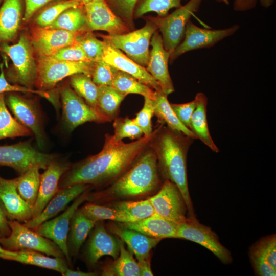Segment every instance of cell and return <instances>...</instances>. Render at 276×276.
I'll list each match as a JSON object with an SVG mask.
<instances>
[{"instance_id":"obj_39","label":"cell","mask_w":276,"mask_h":276,"mask_svg":"<svg viewBox=\"0 0 276 276\" xmlns=\"http://www.w3.org/2000/svg\"><path fill=\"white\" fill-rule=\"evenodd\" d=\"M70 83L78 95L88 105L97 109L98 86L93 82L91 77L82 73L74 74L70 77Z\"/></svg>"},{"instance_id":"obj_5","label":"cell","mask_w":276,"mask_h":276,"mask_svg":"<svg viewBox=\"0 0 276 276\" xmlns=\"http://www.w3.org/2000/svg\"><path fill=\"white\" fill-rule=\"evenodd\" d=\"M145 19L146 24L141 29L124 34L101 35L100 36L125 52L130 59L146 67L149 60L150 40L158 29L152 21L145 18Z\"/></svg>"},{"instance_id":"obj_59","label":"cell","mask_w":276,"mask_h":276,"mask_svg":"<svg viewBox=\"0 0 276 276\" xmlns=\"http://www.w3.org/2000/svg\"><path fill=\"white\" fill-rule=\"evenodd\" d=\"M82 5H84L85 4L88 3L91 0H79Z\"/></svg>"},{"instance_id":"obj_53","label":"cell","mask_w":276,"mask_h":276,"mask_svg":"<svg viewBox=\"0 0 276 276\" xmlns=\"http://www.w3.org/2000/svg\"><path fill=\"white\" fill-rule=\"evenodd\" d=\"M15 85L10 84L5 78L3 64L1 65L0 73V94L4 92L14 91Z\"/></svg>"},{"instance_id":"obj_27","label":"cell","mask_w":276,"mask_h":276,"mask_svg":"<svg viewBox=\"0 0 276 276\" xmlns=\"http://www.w3.org/2000/svg\"><path fill=\"white\" fill-rule=\"evenodd\" d=\"M0 258L52 269L60 273L62 275L68 268L62 257L51 258L44 255L42 252L33 250L13 251L12 254L9 255L0 253Z\"/></svg>"},{"instance_id":"obj_43","label":"cell","mask_w":276,"mask_h":276,"mask_svg":"<svg viewBox=\"0 0 276 276\" xmlns=\"http://www.w3.org/2000/svg\"><path fill=\"white\" fill-rule=\"evenodd\" d=\"M114 134L111 135L114 142H120L125 138L137 140L141 138L143 133L134 120L128 117H118L113 120Z\"/></svg>"},{"instance_id":"obj_31","label":"cell","mask_w":276,"mask_h":276,"mask_svg":"<svg viewBox=\"0 0 276 276\" xmlns=\"http://www.w3.org/2000/svg\"><path fill=\"white\" fill-rule=\"evenodd\" d=\"M97 221L86 216L80 209L74 214L70 222L67 246L69 253L77 255Z\"/></svg>"},{"instance_id":"obj_46","label":"cell","mask_w":276,"mask_h":276,"mask_svg":"<svg viewBox=\"0 0 276 276\" xmlns=\"http://www.w3.org/2000/svg\"><path fill=\"white\" fill-rule=\"evenodd\" d=\"M118 71V70L101 59L95 62L91 79L98 86H112Z\"/></svg>"},{"instance_id":"obj_19","label":"cell","mask_w":276,"mask_h":276,"mask_svg":"<svg viewBox=\"0 0 276 276\" xmlns=\"http://www.w3.org/2000/svg\"><path fill=\"white\" fill-rule=\"evenodd\" d=\"M103 39L105 42L103 60L117 70L130 74L155 91L162 89L157 82L145 67L130 59L107 40Z\"/></svg>"},{"instance_id":"obj_54","label":"cell","mask_w":276,"mask_h":276,"mask_svg":"<svg viewBox=\"0 0 276 276\" xmlns=\"http://www.w3.org/2000/svg\"><path fill=\"white\" fill-rule=\"evenodd\" d=\"M150 257L137 261L140 270V276H152L153 274L150 267Z\"/></svg>"},{"instance_id":"obj_47","label":"cell","mask_w":276,"mask_h":276,"mask_svg":"<svg viewBox=\"0 0 276 276\" xmlns=\"http://www.w3.org/2000/svg\"><path fill=\"white\" fill-rule=\"evenodd\" d=\"M153 100L144 97V104L141 110L133 119L142 130L144 136H149L153 132L152 118L154 116Z\"/></svg>"},{"instance_id":"obj_35","label":"cell","mask_w":276,"mask_h":276,"mask_svg":"<svg viewBox=\"0 0 276 276\" xmlns=\"http://www.w3.org/2000/svg\"><path fill=\"white\" fill-rule=\"evenodd\" d=\"M86 27L85 13L83 5H81L66 10L46 28L79 32L86 30Z\"/></svg>"},{"instance_id":"obj_13","label":"cell","mask_w":276,"mask_h":276,"mask_svg":"<svg viewBox=\"0 0 276 276\" xmlns=\"http://www.w3.org/2000/svg\"><path fill=\"white\" fill-rule=\"evenodd\" d=\"M148 199L160 217L177 225L187 219L185 200L177 186L171 181L164 180L157 193Z\"/></svg>"},{"instance_id":"obj_52","label":"cell","mask_w":276,"mask_h":276,"mask_svg":"<svg viewBox=\"0 0 276 276\" xmlns=\"http://www.w3.org/2000/svg\"><path fill=\"white\" fill-rule=\"evenodd\" d=\"M7 215L0 202V233L3 236H8L10 233L9 221L7 220Z\"/></svg>"},{"instance_id":"obj_49","label":"cell","mask_w":276,"mask_h":276,"mask_svg":"<svg viewBox=\"0 0 276 276\" xmlns=\"http://www.w3.org/2000/svg\"><path fill=\"white\" fill-rule=\"evenodd\" d=\"M170 105L179 121L191 130V120L196 107L195 99L185 103H170Z\"/></svg>"},{"instance_id":"obj_15","label":"cell","mask_w":276,"mask_h":276,"mask_svg":"<svg viewBox=\"0 0 276 276\" xmlns=\"http://www.w3.org/2000/svg\"><path fill=\"white\" fill-rule=\"evenodd\" d=\"M86 19V29L101 30L108 34H121L131 31L111 10L105 0H91L83 5Z\"/></svg>"},{"instance_id":"obj_44","label":"cell","mask_w":276,"mask_h":276,"mask_svg":"<svg viewBox=\"0 0 276 276\" xmlns=\"http://www.w3.org/2000/svg\"><path fill=\"white\" fill-rule=\"evenodd\" d=\"M81 5L79 0L61 1L42 11L36 18V23L40 27H48L66 10Z\"/></svg>"},{"instance_id":"obj_22","label":"cell","mask_w":276,"mask_h":276,"mask_svg":"<svg viewBox=\"0 0 276 276\" xmlns=\"http://www.w3.org/2000/svg\"><path fill=\"white\" fill-rule=\"evenodd\" d=\"M67 169L66 164L53 160L49 164L43 173L40 175L38 195L33 208L32 218L36 216L42 212L59 190V179Z\"/></svg>"},{"instance_id":"obj_9","label":"cell","mask_w":276,"mask_h":276,"mask_svg":"<svg viewBox=\"0 0 276 276\" xmlns=\"http://www.w3.org/2000/svg\"><path fill=\"white\" fill-rule=\"evenodd\" d=\"M2 50L13 62L14 72L11 75L12 81L31 88L36 81L37 66L33 54V47L28 39L22 35L17 43L4 44Z\"/></svg>"},{"instance_id":"obj_4","label":"cell","mask_w":276,"mask_h":276,"mask_svg":"<svg viewBox=\"0 0 276 276\" xmlns=\"http://www.w3.org/2000/svg\"><path fill=\"white\" fill-rule=\"evenodd\" d=\"M202 0H190L165 16L145 17L152 21L162 35L165 49L171 52L182 41L186 26L191 16L199 9Z\"/></svg>"},{"instance_id":"obj_60","label":"cell","mask_w":276,"mask_h":276,"mask_svg":"<svg viewBox=\"0 0 276 276\" xmlns=\"http://www.w3.org/2000/svg\"><path fill=\"white\" fill-rule=\"evenodd\" d=\"M2 179H3V178L0 177V182L2 181Z\"/></svg>"},{"instance_id":"obj_2","label":"cell","mask_w":276,"mask_h":276,"mask_svg":"<svg viewBox=\"0 0 276 276\" xmlns=\"http://www.w3.org/2000/svg\"><path fill=\"white\" fill-rule=\"evenodd\" d=\"M195 139L159 124L150 146L156 155L158 171L164 180L175 183L186 203L189 217L196 216L190 197L187 173V158Z\"/></svg>"},{"instance_id":"obj_1","label":"cell","mask_w":276,"mask_h":276,"mask_svg":"<svg viewBox=\"0 0 276 276\" xmlns=\"http://www.w3.org/2000/svg\"><path fill=\"white\" fill-rule=\"evenodd\" d=\"M156 129L149 136L134 142L113 141L106 134L102 149L76 164L61 183L63 188L76 184L109 185L126 172L150 145Z\"/></svg>"},{"instance_id":"obj_7","label":"cell","mask_w":276,"mask_h":276,"mask_svg":"<svg viewBox=\"0 0 276 276\" xmlns=\"http://www.w3.org/2000/svg\"><path fill=\"white\" fill-rule=\"evenodd\" d=\"M95 62L59 60L50 57H39L36 84L43 88L51 87L64 78L82 73L91 77Z\"/></svg>"},{"instance_id":"obj_10","label":"cell","mask_w":276,"mask_h":276,"mask_svg":"<svg viewBox=\"0 0 276 276\" xmlns=\"http://www.w3.org/2000/svg\"><path fill=\"white\" fill-rule=\"evenodd\" d=\"M176 238L186 239L204 247L223 264L233 261L230 251L220 242L217 235L208 226L199 222L196 216L188 217L178 224Z\"/></svg>"},{"instance_id":"obj_34","label":"cell","mask_w":276,"mask_h":276,"mask_svg":"<svg viewBox=\"0 0 276 276\" xmlns=\"http://www.w3.org/2000/svg\"><path fill=\"white\" fill-rule=\"evenodd\" d=\"M39 169L38 167H32L15 179L19 194L32 208L37 199L40 185Z\"/></svg>"},{"instance_id":"obj_48","label":"cell","mask_w":276,"mask_h":276,"mask_svg":"<svg viewBox=\"0 0 276 276\" xmlns=\"http://www.w3.org/2000/svg\"><path fill=\"white\" fill-rule=\"evenodd\" d=\"M53 59L69 61H90L84 52L77 42L64 47L51 56Z\"/></svg>"},{"instance_id":"obj_32","label":"cell","mask_w":276,"mask_h":276,"mask_svg":"<svg viewBox=\"0 0 276 276\" xmlns=\"http://www.w3.org/2000/svg\"><path fill=\"white\" fill-rule=\"evenodd\" d=\"M120 253L114 262L103 270L102 275L140 276L137 262L131 252L125 249L124 242L117 239Z\"/></svg>"},{"instance_id":"obj_18","label":"cell","mask_w":276,"mask_h":276,"mask_svg":"<svg viewBox=\"0 0 276 276\" xmlns=\"http://www.w3.org/2000/svg\"><path fill=\"white\" fill-rule=\"evenodd\" d=\"M7 104L15 119L34 134L40 148L45 144V137L38 109L30 101L15 95H10Z\"/></svg>"},{"instance_id":"obj_20","label":"cell","mask_w":276,"mask_h":276,"mask_svg":"<svg viewBox=\"0 0 276 276\" xmlns=\"http://www.w3.org/2000/svg\"><path fill=\"white\" fill-rule=\"evenodd\" d=\"M88 187V185L79 183L58 190L39 214L25 221L24 224L34 229L65 210L72 201L85 192Z\"/></svg>"},{"instance_id":"obj_50","label":"cell","mask_w":276,"mask_h":276,"mask_svg":"<svg viewBox=\"0 0 276 276\" xmlns=\"http://www.w3.org/2000/svg\"><path fill=\"white\" fill-rule=\"evenodd\" d=\"M54 0H25L26 9L24 19L28 20L39 9Z\"/></svg>"},{"instance_id":"obj_51","label":"cell","mask_w":276,"mask_h":276,"mask_svg":"<svg viewBox=\"0 0 276 276\" xmlns=\"http://www.w3.org/2000/svg\"><path fill=\"white\" fill-rule=\"evenodd\" d=\"M258 0H234L233 9L235 11L243 12L254 8Z\"/></svg>"},{"instance_id":"obj_8","label":"cell","mask_w":276,"mask_h":276,"mask_svg":"<svg viewBox=\"0 0 276 276\" xmlns=\"http://www.w3.org/2000/svg\"><path fill=\"white\" fill-rule=\"evenodd\" d=\"M64 124L69 131L88 122L99 123L111 121L97 109L88 105L70 86L60 91Z\"/></svg>"},{"instance_id":"obj_29","label":"cell","mask_w":276,"mask_h":276,"mask_svg":"<svg viewBox=\"0 0 276 276\" xmlns=\"http://www.w3.org/2000/svg\"><path fill=\"white\" fill-rule=\"evenodd\" d=\"M155 92L156 98L153 100L154 115L157 118L158 123L166 124L171 130L181 132L187 136L196 139V137L193 132L186 127L177 117L167 99L168 95L162 89Z\"/></svg>"},{"instance_id":"obj_28","label":"cell","mask_w":276,"mask_h":276,"mask_svg":"<svg viewBox=\"0 0 276 276\" xmlns=\"http://www.w3.org/2000/svg\"><path fill=\"white\" fill-rule=\"evenodd\" d=\"M195 100L196 107L191 120V130L196 139H199L212 151L218 152L219 149L215 144L209 131L207 121L206 110L208 98L203 93L196 94Z\"/></svg>"},{"instance_id":"obj_12","label":"cell","mask_w":276,"mask_h":276,"mask_svg":"<svg viewBox=\"0 0 276 276\" xmlns=\"http://www.w3.org/2000/svg\"><path fill=\"white\" fill-rule=\"evenodd\" d=\"M239 28V25L236 24L223 29H208L200 28L189 20L182 41L171 52L169 60L172 62L191 50L211 48L235 34Z\"/></svg>"},{"instance_id":"obj_41","label":"cell","mask_w":276,"mask_h":276,"mask_svg":"<svg viewBox=\"0 0 276 276\" xmlns=\"http://www.w3.org/2000/svg\"><path fill=\"white\" fill-rule=\"evenodd\" d=\"M76 39L89 61L96 62L102 59L105 42L97 39L91 31L80 32Z\"/></svg>"},{"instance_id":"obj_21","label":"cell","mask_w":276,"mask_h":276,"mask_svg":"<svg viewBox=\"0 0 276 276\" xmlns=\"http://www.w3.org/2000/svg\"><path fill=\"white\" fill-rule=\"evenodd\" d=\"M249 258L255 274L259 276L276 275L275 234L261 238L250 248Z\"/></svg>"},{"instance_id":"obj_16","label":"cell","mask_w":276,"mask_h":276,"mask_svg":"<svg viewBox=\"0 0 276 276\" xmlns=\"http://www.w3.org/2000/svg\"><path fill=\"white\" fill-rule=\"evenodd\" d=\"M79 32L39 26L32 31L31 43L39 57H49L64 47L77 43Z\"/></svg>"},{"instance_id":"obj_3","label":"cell","mask_w":276,"mask_h":276,"mask_svg":"<svg viewBox=\"0 0 276 276\" xmlns=\"http://www.w3.org/2000/svg\"><path fill=\"white\" fill-rule=\"evenodd\" d=\"M162 185L156 155L150 145L126 172L98 196L105 200L137 197L154 193Z\"/></svg>"},{"instance_id":"obj_57","label":"cell","mask_w":276,"mask_h":276,"mask_svg":"<svg viewBox=\"0 0 276 276\" xmlns=\"http://www.w3.org/2000/svg\"><path fill=\"white\" fill-rule=\"evenodd\" d=\"M13 251L5 249L4 248L0 246V253L1 254H12L13 253Z\"/></svg>"},{"instance_id":"obj_30","label":"cell","mask_w":276,"mask_h":276,"mask_svg":"<svg viewBox=\"0 0 276 276\" xmlns=\"http://www.w3.org/2000/svg\"><path fill=\"white\" fill-rule=\"evenodd\" d=\"M21 16L20 0L4 1L0 8V40H10L15 36Z\"/></svg>"},{"instance_id":"obj_23","label":"cell","mask_w":276,"mask_h":276,"mask_svg":"<svg viewBox=\"0 0 276 276\" xmlns=\"http://www.w3.org/2000/svg\"><path fill=\"white\" fill-rule=\"evenodd\" d=\"M0 202L9 218L25 222L33 216V208L19 194L15 179L0 182Z\"/></svg>"},{"instance_id":"obj_36","label":"cell","mask_w":276,"mask_h":276,"mask_svg":"<svg viewBox=\"0 0 276 276\" xmlns=\"http://www.w3.org/2000/svg\"><path fill=\"white\" fill-rule=\"evenodd\" d=\"M112 86L126 95L135 94L153 100L156 98V92L154 89L130 74L118 70Z\"/></svg>"},{"instance_id":"obj_17","label":"cell","mask_w":276,"mask_h":276,"mask_svg":"<svg viewBox=\"0 0 276 276\" xmlns=\"http://www.w3.org/2000/svg\"><path fill=\"white\" fill-rule=\"evenodd\" d=\"M150 45L152 49L145 68L157 82L162 91L168 95L175 90L168 70L171 52L165 49L162 36L157 31L152 36Z\"/></svg>"},{"instance_id":"obj_37","label":"cell","mask_w":276,"mask_h":276,"mask_svg":"<svg viewBox=\"0 0 276 276\" xmlns=\"http://www.w3.org/2000/svg\"><path fill=\"white\" fill-rule=\"evenodd\" d=\"M32 132L14 118L8 110L4 95L0 94V140L30 135Z\"/></svg>"},{"instance_id":"obj_56","label":"cell","mask_w":276,"mask_h":276,"mask_svg":"<svg viewBox=\"0 0 276 276\" xmlns=\"http://www.w3.org/2000/svg\"><path fill=\"white\" fill-rule=\"evenodd\" d=\"M261 5L266 8L270 7L273 4L274 0H259Z\"/></svg>"},{"instance_id":"obj_6","label":"cell","mask_w":276,"mask_h":276,"mask_svg":"<svg viewBox=\"0 0 276 276\" xmlns=\"http://www.w3.org/2000/svg\"><path fill=\"white\" fill-rule=\"evenodd\" d=\"M10 233L0 236V244L9 250H33L54 257H63V254L52 241L45 238L24 224L14 220L9 221Z\"/></svg>"},{"instance_id":"obj_40","label":"cell","mask_w":276,"mask_h":276,"mask_svg":"<svg viewBox=\"0 0 276 276\" xmlns=\"http://www.w3.org/2000/svg\"><path fill=\"white\" fill-rule=\"evenodd\" d=\"M182 0H139L133 12L135 19L142 17L144 14L155 12L158 16H165L173 8L182 6Z\"/></svg>"},{"instance_id":"obj_25","label":"cell","mask_w":276,"mask_h":276,"mask_svg":"<svg viewBox=\"0 0 276 276\" xmlns=\"http://www.w3.org/2000/svg\"><path fill=\"white\" fill-rule=\"evenodd\" d=\"M120 224L122 227L136 231L153 238L161 239L176 238L178 225L156 214L139 221L120 223Z\"/></svg>"},{"instance_id":"obj_26","label":"cell","mask_w":276,"mask_h":276,"mask_svg":"<svg viewBox=\"0 0 276 276\" xmlns=\"http://www.w3.org/2000/svg\"><path fill=\"white\" fill-rule=\"evenodd\" d=\"M111 231L126 243L129 250L135 256L137 261L149 258L151 249L162 240L121 226L120 227L112 226Z\"/></svg>"},{"instance_id":"obj_42","label":"cell","mask_w":276,"mask_h":276,"mask_svg":"<svg viewBox=\"0 0 276 276\" xmlns=\"http://www.w3.org/2000/svg\"><path fill=\"white\" fill-rule=\"evenodd\" d=\"M111 206L127 214L133 222L146 218L156 214L148 199L136 201H119L113 204Z\"/></svg>"},{"instance_id":"obj_58","label":"cell","mask_w":276,"mask_h":276,"mask_svg":"<svg viewBox=\"0 0 276 276\" xmlns=\"http://www.w3.org/2000/svg\"><path fill=\"white\" fill-rule=\"evenodd\" d=\"M218 1L220 2H222L224 4H225L226 5H228L229 4V0H217Z\"/></svg>"},{"instance_id":"obj_55","label":"cell","mask_w":276,"mask_h":276,"mask_svg":"<svg viewBox=\"0 0 276 276\" xmlns=\"http://www.w3.org/2000/svg\"><path fill=\"white\" fill-rule=\"evenodd\" d=\"M97 273L93 272H83L80 270H73L67 268L63 276H95Z\"/></svg>"},{"instance_id":"obj_11","label":"cell","mask_w":276,"mask_h":276,"mask_svg":"<svg viewBox=\"0 0 276 276\" xmlns=\"http://www.w3.org/2000/svg\"><path fill=\"white\" fill-rule=\"evenodd\" d=\"M53 160L52 155L37 151L28 142L0 146V165L13 168L21 174L33 167L45 169Z\"/></svg>"},{"instance_id":"obj_45","label":"cell","mask_w":276,"mask_h":276,"mask_svg":"<svg viewBox=\"0 0 276 276\" xmlns=\"http://www.w3.org/2000/svg\"><path fill=\"white\" fill-rule=\"evenodd\" d=\"M112 12L130 29H135L133 12L139 0H105Z\"/></svg>"},{"instance_id":"obj_33","label":"cell","mask_w":276,"mask_h":276,"mask_svg":"<svg viewBox=\"0 0 276 276\" xmlns=\"http://www.w3.org/2000/svg\"><path fill=\"white\" fill-rule=\"evenodd\" d=\"M126 96L112 86L99 85L97 109L112 121L118 116L120 104Z\"/></svg>"},{"instance_id":"obj_38","label":"cell","mask_w":276,"mask_h":276,"mask_svg":"<svg viewBox=\"0 0 276 276\" xmlns=\"http://www.w3.org/2000/svg\"><path fill=\"white\" fill-rule=\"evenodd\" d=\"M80 209L86 216L97 222L104 220H110L120 223L133 222L127 214L112 206L86 203Z\"/></svg>"},{"instance_id":"obj_14","label":"cell","mask_w":276,"mask_h":276,"mask_svg":"<svg viewBox=\"0 0 276 276\" xmlns=\"http://www.w3.org/2000/svg\"><path fill=\"white\" fill-rule=\"evenodd\" d=\"M88 197V193L84 192L59 216L43 222L34 229L37 233L54 242L68 261H70V257L67 236L71 220L79 206Z\"/></svg>"},{"instance_id":"obj_61","label":"cell","mask_w":276,"mask_h":276,"mask_svg":"<svg viewBox=\"0 0 276 276\" xmlns=\"http://www.w3.org/2000/svg\"><path fill=\"white\" fill-rule=\"evenodd\" d=\"M1 1H2V0H0V3H1Z\"/></svg>"},{"instance_id":"obj_24","label":"cell","mask_w":276,"mask_h":276,"mask_svg":"<svg viewBox=\"0 0 276 276\" xmlns=\"http://www.w3.org/2000/svg\"><path fill=\"white\" fill-rule=\"evenodd\" d=\"M97 222L86 249L87 260L91 265L96 264L103 256H110L116 260L120 253L117 239L107 232L102 224Z\"/></svg>"}]
</instances>
